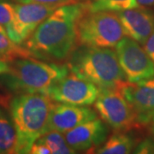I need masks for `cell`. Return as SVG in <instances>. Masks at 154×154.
<instances>
[{
  "label": "cell",
  "mask_w": 154,
  "mask_h": 154,
  "mask_svg": "<svg viewBox=\"0 0 154 154\" xmlns=\"http://www.w3.org/2000/svg\"><path fill=\"white\" fill-rule=\"evenodd\" d=\"M86 4L88 12H119L139 7L137 0H89Z\"/></svg>",
  "instance_id": "16"
},
{
  "label": "cell",
  "mask_w": 154,
  "mask_h": 154,
  "mask_svg": "<svg viewBox=\"0 0 154 154\" xmlns=\"http://www.w3.org/2000/svg\"><path fill=\"white\" fill-rule=\"evenodd\" d=\"M40 143L45 145L54 154H73L76 152L72 149L68 143L62 133L57 131H50L45 133L38 140Z\"/></svg>",
  "instance_id": "18"
},
{
  "label": "cell",
  "mask_w": 154,
  "mask_h": 154,
  "mask_svg": "<svg viewBox=\"0 0 154 154\" xmlns=\"http://www.w3.org/2000/svg\"><path fill=\"white\" fill-rule=\"evenodd\" d=\"M136 116L138 126H146L154 118V77L143 82L120 85Z\"/></svg>",
  "instance_id": "10"
},
{
  "label": "cell",
  "mask_w": 154,
  "mask_h": 154,
  "mask_svg": "<svg viewBox=\"0 0 154 154\" xmlns=\"http://www.w3.org/2000/svg\"><path fill=\"white\" fill-rule=\"evenodd\" d=\"M125 35L143 45L154 30V12L148 9L134 8L117 12Z\"/></svg>",
  "instance_id": "13"
},
{
  "label": "cell",
  "mask_w": 154,
  "mask_h": 154,
  "mask_svg": "<svg viewBox=\"0 0 154 154\" xmlns=\"http://www.w3.org/2000/svg\"><path fill=\"white\" fill-rule=\"evenodd\" d=\"M16 1L17 3H34V4H40L45 5L59 7L64 5L75 3L76 0H16Z\"/></svg>",
  "instance_id": "20"
},
{
  "label": "cell",
  "mask_w": 154,
  "mask_h": 154,
  "mask_svg": "<svg viewBox=\"0 0 154 154\" xmlns=\"http://www.w3.org/2000/svg\"><path fill=\"white\" fill-rule=\"evenodd\" d=\"M15 15V5L11 0H0V32L7 35Z\"/></svg>",
  "instance_id": "19"
},
{
  "label": "cell",
  "mask_w": 154,
  "mask_h": 154,
  "mask_svg": "<svg viewBox=\"0 0 154 154\" xmlns=\"http://www.w3.org/2000/svg\"><path fill=\"white\" fill-rule=\"evenodd\" d=\"M88 11L86 3L59 6L34 30L23 46L35 58L63 61L77 42V23Z\"/></svg>",
  "instance_id": "1"
},
{
  "label": "cell",
  "mask_w": 154,
  "mask_h": 154,
  "mask_svg": "<svg viewBox=\"0 0 154 154\" xmlns=\"http://www.w3.org/2000/svg\"><path fill=\"white\" fill-rule=\"evenodd\" d=\"M98 114L88 106L57 104L52 105L45 133L57 131L64 134L84 122L97 118Z\"/></svg>",
  "instance_id": "11"
},
{
  "label": "cell",
  "mask_w": 154,
  "mask_h": 154,
  "mask_svg": "<svg viewBox=\"0 0 154 154\" xmlns=\"http://www.w3.org/2000/svg\"><path fill=\"white\" fill-rule=\"evenodd\" d=\"M66 64L47 63L31 57L9 62V70L0 76V83L15 94H45L53 84L69 74Z\"/></svg>",
  "instance_id": "3"
},
{
  "label": "cell",
  "mask_w": 154,
  "mask_h": 154,
  "mask_svg": "<svg viewBox=\"0 0 154 154\" xmlns=\"http://www.w3.org/2000/svg\"><path fill=\"white\" fill-rule=\"evenodd\" d=\"M9 70V62L0 60V76Z\"/></svg>",
  "instance_id": "24"
},
{
  "label": "cell",
  "mask_w": 154,
  "mask_h": 154,
  "mask_svg": "<svg viewBox=\"0 0 154 154\" xmlns=\"http://www.w3.org/2000/svg\"><path fill=\"white\" fill-rule=\"evenodd\" d=\"M108 134L107 125L97 117L64 133V138L68 145L75 152L89 151L104 143Z\"/></svg>",
  "instance_id": "12"
},
{
  "label": "cell",
  "mask_w": 154,
  "mask_h": 154,
  "mask_svg": "<svg viewBox=\"0 0 154 154\" xmlns=\"http://www.w3.org/2000/svg\"><path fill=\"white\" fill-rule=\"evenodd\" d=\"M32 55L23 45L14 43L5 33L0 32V60L10 61L17 57H27Z\"/></svg>",
  "instance_id": "17"
},
{
  "label": "cell",
  "mask_w": 154,
  "mask_h": 154,
  "mask_svg": "<svg viewBox=\"0 0 154 154\" xmlns=\"http://www.w3.org/2000/svg\"><path fill=\"white\" fill-rule=\"evenodd\" d=\"M151 123H152V133L154 134V118L152 119V121L151 122Z\"/></svg>",
  "instance_id": "26"
},
{
  "label": "cell",
  "mask_w": 154,
  "mask_h": 154,
  "mask_svg": "<svg viewBox=\"0 0 154 154\" xmlns=\"http://www.w3.org/2000/svg\"><path fill=\"white\" fill-rule=\"evenodd\" d=\"M44 94H18L11 100L10 114L17 131L15 153L28 154L33 144L45 134L52 103Z\"/></svg>",
  "instance_id": "2"
},
{
  "label": "cell",
  "mask_w": 154,
  "mask_h": 154,
  "mask_svg": "<svg viewBox=\"0 0 154 154\" xmlns=\"http://www.w3.org/2000/svg\"><path fill=\"white\" fill-rule=\"evenodd\" d=\"M69 70L99 89L112 88L125 82L116 53L110 48H99L82 45L69 56Z\"/></svg>",
  "instance_id": "4"
},
{
  "label": "cell",
  "mask_w": 154,
  "mask_h": 154,
  "mask_svg": "<svg viewBox=\"0 0 154 154\" xmlns=\"http://www.w3.org/2000/svg\"><path fill=\"white\" fill-rule=\"evenodd\" d=\"M116 51L128 82H140L154 77V63L137 41L123 37L116 45Z\"/></svg>",
  "instance_id": "7"
},
{
  "label": "cell",
  "mask_w": 154,
  "mask_h": 154,
  "mask_svg": "<svg viewBox=\"0 0 154 154\" xmlns=\"http://www.w3.org/2000/svg\"><path fill=\"white\" fill-rule=\"evenodd\" d=\"M134 152L138 154L154 153V141L150 139L144 140L140 143L138 144Z\"/></svg>",
  "instance_id": "21"
},
{
  "label": "cell",
  "mask_w": 154,
  "mask_h": 154,
  "mask_svg": "<svg viewBox=\"0 0 154 154\" xmlns=\"http://www.w3.org/2000/svg\"><path fill=\"white\" fill-rule=\"evenodd\" d=\"M95 108L102 120L116 131L138 126L135 113L120 86L100 89L95 101Z\"/></svg>",
  "instance_id": "6"
},
{
  "label": "cell",
  "mask_w": 154,
  "mask_h": 154,
  "mask_svg": "<svg viewBox=\"0 0 154 154\" xmlns=\"http://www.w3.org/2000/svg\"><path fill=\"white\" fill-rule=\"evenodd\" d=\"M57 8L34 3H17L13 21L7 32L8 37L14 43L22 45Z\"/></svg>",
  "instance_id": "9"
},
{
  "label": "cell",
  "mask_w": 154,
  "mask_h": 154,
  "mask_svg": "<svg viewBox=\"0 0 154 154\" xmlns=\"http://www.w3.org/2000/svg\"><path fill=\"white\" fill-rule=\"evenodd\" d=\"M17 131L11 114L0 106V154L15 153Z\"/></svg>",
  "instance_id": "14"
},
{
  "label": "cell",
  "mask_w": 154,
  "mask_h": 154,
  "mask_svg": "<svg viewBox=\"0 0 154 154\" xmlns=\"http://www.w3.org/2000/svg\"><path fill=\"white\" fill-rule=\"evenodd\" d=\"M124 35L119 17L112 11H87L77 23V41L84 45L112 48Z\"/></svg>",
  "instance_id": "5"
},
{
  "label": "cell",
  "mask_w": 154,
  "mask_h": 154,
  "mask_svg": "<svg viewBox=\"0 0 154 154\" xmlns=\"http://www.w3.org/2000/svg\"><path fill=\"white\" fill-rule=\"evenodd\" d=\"M138 5L142 7H151L154 6V0H137Z\"/></svg>",
  "instance_id": "25"
},
{
  "label": "cell",
  "mask_w": 154,
  "mask_h": 154,
  "mask_svg": "<svg viewBox=\"0 0 154 154\" xmlns=\"http://www.w3.org/2000/svg\"><path fill=\"white\" fill-rule=\"evenodd\" d=\"M134 140L125 133H115L104 145L94 152L98 154H128L132 152L134 147Z\"/></svg>",
  "instance_id": "15"
},
{
  "label": "cell",
  "mask_w": 154,
  "mask_h": 154,
  "mask_svg": "<svg viewBox=\"0 0 154 154\" xmlns=\"http://www.w3.org/2000/svg\"><path fill=\"white\" fill-rule=\"evenodd\" d=\"M99 91L96 85L71 72L70 75L53 84L45 94L57 103L88 106L95 103Z\"/></svg>",
  "instance_id": "8"
},
{
  "label": "cell",
  "mask_w": 154,
  "mask_h": 154,
  "mask_svg": "<svg viewBox=\"0 0 154 154\" xmlns=\"http://www.w3.org/2000/svg\"><path fill=\"white\" fill-rule=\"evenodd\" d=\"M29 153L31 154H50L51 153L50 150L43 143H40L38 141H35L33 144L32 147L30 149Z\"/></svg>",
  "instance_id": "22"
},
{
  "label": "cell",
  "mask_w": 154,
  "mask_h": 154,
  "mask_svg": "<svg viewBox=\"0 0 154 154\" xmlns=\"http://www.w3.org/2000/svg\"><path fill=\"white\" fill-rule=\"evenodd\" d=\"M144 49L154 63V30L144 44Z\"/></svg>",
  "instance_id": "23"
}]
</instances>
